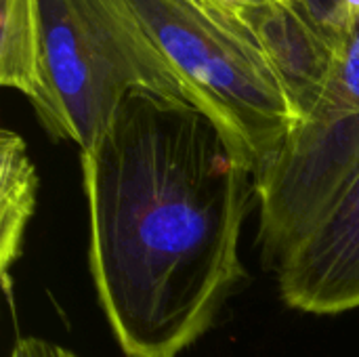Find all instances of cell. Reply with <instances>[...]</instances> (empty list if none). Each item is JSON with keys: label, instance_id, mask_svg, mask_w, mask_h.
<instances>
[{"label": "cell", "instance_id": "obj_1", "mask_svg": "<svg viewBox=\"0 0 359 357\" xmlns=\"http://www.w3.org/2000/svg\"><path fill=\"white\" fill-rule=\"evenodd\" d=\"M80 166L90 276L122 353L179 357L246 276L255 160L196 107L137 90Z\"/></svg>", "mask_w": 359, "mask_h": 357}, {"label": "cell", "instance_id": "obj_2", "mask_svg": "<svg viewBox=\"0 0 359 357\" xmlns=\"http://www.w3.org/2000/svg\"><path fill=\"white\" fill-rule=\"evenodd\" d=\"M185 101L261 170L301 118L255 19L229 0H135Z\"/></svg>", "mask_w": 359, "mask_h": 357}, {"label": "cell", "instance_id": "obj_3", "mask_svg": "<svg viewBox=\"0 0 359 357\" xmlns=\"http://www.w3.org/2000/svg\"><path fill=\"white\" fill-rule=\"evenodd\" d=\"M42 21L44 95L34 112L53 139L93 147L137 90L187 103L135 0H42Z\"/></svg>", "mask_w": 359, "mask_h": 357}, {"label": "cell", "instance_id": "obj_4", "mask_svg": "<svg viewBox=\"0 0 359 357\" xmlns=\"http://www.w3.org/2000/svg\"><path fill=\"white\" fill-rule=\"evenodd\" d=\"M358 173L359 13L332 46L313 109L257 175L263 263L278 269Z\"/></svg>", "mask_w": 359, "mask_h": 357}, {"label": "cell", "instance_id": "obj_5", "mask_svg": "<svg viewBox=\"0 0 359 357\" xmlns=\"http://www.w3.org/2000/svg\"><path fill=\"white\" fill-rule=\"evenodd\" d=\"M276 274L280 297L294 311L339 316L359 309V173Z\"/></svg>", "mask_w": 359, "mask_h": 357}, {"label": "cell", "instance_id": "obj_6", "mask_svg": "<svg viewBox=\"0 0 359 357\" xmlns=\"http://www.w3.org/2000/svg\"><path fill=\"white\" fill-rule=\"evenodd\" d=\"M38 177L25 141L4 128L0 135V274L13 307L11 267L23 250L25 229L36 210Z\"/></svg>", "mask_w": 359, "mask_h": 357}, {"label": "cell", "instance_id": "obj_7", "mask_svg": "<svg viewBox=\"0 0 359 357\" xmlns=\"http://www.w3.org/2000/svg\"><path fill=\"white\" fill-rule=\"evenodd\" d=\"M0 13V82L36 107L44 95L42 0H2Z\"/></svg>", "mask_w": 359, "mask_h": 357}, {"label": "cell", "instance_id": "obj_8", "mask_svg": "<svg viewBox=\"0 0 359 357\" xmlns=\"http://www.w3.org/2000/svg\"><path fill=\"white\" fill-rule=\"evenodd\" d=\"M282 6L307 21L330 44L339 40L359 13V0H282Z\"/></svg>", "mask_w": 359, "mask_h": 357}, {"label": "cell", "instance_id": "obj_9", "mask_svg": "<svg viewBox=\"0 0 359 357\" xmlns=\"http://www.w3.org/2000/svg\"><path fill=\"white\" fill-rule=\"evenodd\" d=\"M11 357H78L76 353L63 349L61 345H55V343H48L44 339H34V337H27V339H21L17 341V345L13 347V353Z\"/></svg>", "mask_w": 359, "mask_h": 357}, {"label": "cell", "instance_id": "obj_10", "mask_svg": "<svg viewBox=\"0 0 359 357\" xmlns=\"http://www.w3.org/2000/svg\"><path fill=\"white\" fill-rule=\"evenodd\" d=\"M238 6H259V4H267V2H278L282 6V0H229Z\"/></svg>", "mask_w": 359, "mask_h": 357}]
</instances>
